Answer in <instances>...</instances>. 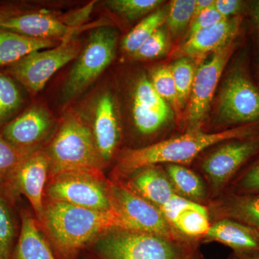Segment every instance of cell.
I'll list each match as a JSON object with an SVG mask.
<instances>
[{
	"label": "cell",
	"instance_id": "cell-3",
	"mask_svg": "<svg viewBox=\"0 0 259 259\" xmlns=\"http://www.w3.org/2000/svg\"><path fill=\"white\" fill-rule=\"evenodd\" d=\"M49 176L76 171L104 177L105 163L99 153L93 129L79 112L65 114L49 147Z\"/></svg>",
	"mask_w": 259,
	"mask_h": 259
},
{
	"label": "cell",
	"instance_id": "cell-17",
	"mask_svg": "<svg viewBox=\"0 0 259 259\" xmlns=\"http://www.w3.org/2000/svg\"><path fill=\"white\" fill-rule=\"evenodd\" d=\"M92 129L99 153L106 164L112 159L120 137L117 109L111 94L103 93L97 99Z\"/></svg>",
	"mask_w": 259,
	"mask_h": 259
},
{
	"label": "cell",
	"instance_id": "cell-29",
	"mask_svg": "<svg viewBox=\"0 0 259 259\" xmlns=\"http://www.w3.org/2000/svg\"><path fill=\"white\" fill-rule=\"evenodd\" d=\"M162 3L161 0H110L106 5L121 16L134 20L151 13Z\"/></svg>",
	"mask_w": 259,
	"mask_h": 259
},
{
	"label": "cell",
	"instance_id": "cell-18",
	"mask_svg": "<svg viewBox=\"0 0 259 259\" xmlns=\"http://www.w3.org/2000/svg\"><path fill=\"white\" fill-rule=\"evenodd\" d=\"M204 241L218 242L234 253L259 254V230L233 220L223 218L211 226Z\"/></svg>",
	"mask_w": 259,
	"mask_h": 259
},
{
	"label": "cell",
	"instance_id": "cell-22",
	"mask_svg": "<svg viewBox=\"0 0 259 259\" xmlns=\"http://www.w3.org/2000/svg\"><path fill=\"white\" fill-rule=\"evenodd\" d=\"M38 228L34 218L23 214L15 259H55Z\"/></svg>",
	"mask_w": 259,
	"mask_h": 259
},
{
	"label": "cell",
	"instance_id": "cell-6",
	"mask_svg": "<svg viewBox=\"0 0 259 259\" xmlns=\"http://www.w3.org/2000/svg\"><path fill=\"white\" fill-rule=\"evenodd\" d=\"M81 46L76 40H65L57 47L35 51L10 65L8 74L21 83L30 96L35 97L53 75L77 58Z\"/></svg>",
	"mask_w": 259,
	"mask_h": 259
},
{
	"label": "cell",
	"instance_id": "cell-19",
	"mask_svg": "<svg viewBox=\"0 0 259 259\" xmlns=\"http://www.w3.org/2000/svg\"><path fill=\"white\" fill-rule=\"evenodd\" d=\"M134 173L127 187L159 209L178 194L166 172L157 166L144 167Z\"/></svg>",
	"mask_w": 259,
	"mask_h": 259
},
{
	"label": "cell",
	"instance_id": "cell-43",
	"mask_svg": "<svg viewBox=\"0 0 259 259\" xmlns=\"http://www.w3.org/2000/svg\"><path fill=\"white\" fill-rule=\"evenodd\" d=\"M182 259H198V258H197L196 254H194L192 251H190V253H187V254Z\"/></svg>",
	"mask_w": 259,
	"mask_h": 259
},
{
	"label": "cell",
	"instance_id": "cell-27",
	"mask_svg": "<svg viewBox=\"0 0 259 259\" xmlns=\"http://www.w3.org/2000/svg\"><path fill=\"white\" fill-rule=\"evenodd\" d=\"M176 85L180 107L185 106L190 100L196 69L190 58L182 57L170 66Z\"/></svg>",
	"mask_w": 259,
	"mask_h": 259
},
{
	"label": "cell",
	"instance_id": "cell-30",
	"mask_svg": "<svg viewBox=\"0 0 259 259\" xmlns=\"http://www.w3.org/2000/svg\"><path fill=\"white\" fill-rule=\"evenodd\" d=\"M150 81L162 99L176 107H180L176 85L170 66H159L153 69Z\"/></svg>",
	"mask_w": 259,
	"mask_h": 259
},
{
	"label": "cell",
	"instance_id": "cell-24",
	"mask_svg": "<svg viewBox=\"0 0 259 259\" xmlns=\"http://www.w3.org/2000/svg\"><path fill=\"white\" fill-rule=\"evenodd\" d=\"M166 10L153 12L133 28L122 42V49L132 55L166 22Z\"/></svg>",
	"mask_w": 259,
	"mask_h": 259
},
{
	"label": "cell",
	"instance_id": "cell-11",
	"mask_svg": "<svg viewBox=\"0 0 259 259\" xmlns=\"http://www.w3.org/2000/svg\"><path fill=\"white\" fill-rule=\"evenodd\" d=\"M259 151V136L232 140L209 155L202 163L211 189L218 192Z\"/></svg>",
	"mask_w": 259,
	"mask_h": 259
},
{
	"label": "cell",
	"instance_id": "cell-36",
	"mask_svg": "<svg viewBox=\"0 0 259 259\" xmlns=\"http://www.w3.org/2000/svg\"><path fill=\"white\" fill-rule=\"evenodd\" d=\"M224 20L226 19L223 18L222 15L218 13L214 5L192 19L190 23L189 36L199 30L209 28L216 24L221 23Z\"/></svg>",
	"mask_w": 259,
	"mask_h": 259
},
{
	"label": "cell",
	"instance_id": "cell-23",
	"mask_svg": "<svg viewBox=\"0 0 259 259\" xmlns=\"http://www.w3.org/2000/svg\"><path fill=\"white\" fill-rule=\"evenodd\" d=\"M166 174L177 193L195 202L205 197V188L201 179L187 167L167 164Z\"/></svg>",
	"mask_w": 259,
	"mask_h": 259
},
{
	"label": "cell",
	"instance_id": "cell-38",
	"mask_svg": "<svg viewBox=\"0 0 259 259\" xmlns=\"http://www.w3.org/2000/svg\"><path fill=\"white\" fill-rule=\"evenodd\" d=\"M242 6L243 2L238 0H217L214 3L216 10L225 19L231 18L230 17L238 14Z\"/></svg>",
	"mask_w": 259,
	"mask_h": 259
},
{
	"label": "cell",
	"instance_id": "cell-21",
	"mask_svg": "<svg viewBox=\"0 0 259 259\" xmlns=\"http://www.w3.org/2000/svg\"><path fill=\"white\" fill-rule=\"evenodd\" d=\"M221 219L233 220L259 230V194H233L213 206Z\"/></svg>",
	"mask_w": 259,
	"mask_h": 259
},
{
	"label": "cell",
	"instance_id": "cell-7",
	"mask_svg": "<svg viewBox=\"0 0 259 259\" xmlns=\"http://www.w3.org/2000/svg\"><path fill=\"white\" fill-rule=\"evenodd\" d=\"M47 193L49 199L77 207L100 211L112 209L104 177L90 174L69 171L51 176Z\"/></svg>",
	"mask_w": 259,
	"mask_h": 259
},
{
	"label": "cell",
	"instance_id": "cell-35",
	"mask_svg": "<svg viewBox=\"0 0 259 259\" xmlns=\"http://www.w3.org/2000/svg\"><path fill=\"white\" fill-rule=\"evenodd\" d=\"M238 194H259V160L236 182Z\"/></svg>",
	"mask_w": 259,
	"mask_h": 259
},
{
	"label": "cell",
	"instance_id": "cell-28",
	"mask_svg": "<svg viewBox=\"0 0 259 259\" xmlns=\"http://www.w3.org/2000/svg\"><path fill=\"white\" fill-rule=\"evenodd\" d=\"M196 0H174L167 12L166 22L170 31L177 35L190 25L193 18Z\"/></svg>",
	"mask_w": 259,
	"mask_h": 259
},
{
	"label": "cell",
	"instance_id": "cell-8",
	"mask_svg": "<svg viewBox=\"0 0 259 259\" xmlns=\"http://www.w3.org/2000/svg\"><path fill=\"white\" fill-rule=\"evenodd\" d=\"M107 190L112 209L125 218L135 231L177 241L173 227L156 206L122 184L107 183Z\"/></svg>",
	"mask_w": 259,
	"mask_h": 259
},
{
	"label": "cell",
	"instance_id": "cell-5",
	"mask_svg": "<svg viewBox=\"0 0 259 259\" xmlns=\"http://www.w3.org/2000/svg\"><path fill=\"white\" fill-rule=\"evenodd\" d=\"M117 32L109 26L95 28L79 54L64 86L66 100L83 93L111 64L115 58Z\"/></svg>",
	"mask_w": 259,
	"mask_h": 259
},
{
	"label": "cell",
	"instance_id": "cell-40",
	"mask_svg": "<svg viewBox=\"0 0 259 259\" xmlns=\"http://www.w3.org/2000/svg\"><path fill=\"white\" fill-rule=\"evenodd\" d=\"M18 12L15 9L8 8H0V23L3 20H6L7 18H10V17L18 14Z\"/></svg>",
	"mask_w": 259,
	"mask_h": 259
},
{
	"label": "cell",
	"instance_id": "cell-42",
	"mask_svg": "<svg viewBox=\"0 0 259 259\" xmlns=\"http://www.w3.org/2000/svg\"><path fill=\"white\" fill-rule=\"evenodd\" d=\"M252 15L259 30V1L255 2L252 8Z\"/></svg>",
	"mask_w": 259,
	"mask_h": 259
},
{
	"label": "cell",
	"instance_id": "cell-26",
	"mask_svg": "<svg viewBox=\"0 0 259 259\" xmlns=\"http://www.w3.org/2000/svg\"><path fill=\"white\" fill-rule=\"evenodd\" d=\"M23 103L21 92L9 75L0 74V125L10 121Z\"/></svg>",
	"mask_w": 259,
	"mask_h": 259
},
{
	"label": "cell",
	"instance_id": "cell-16",
	"mask_svg": "<svg viewBox=\"0 0 259 259\" xmlns=\"http://www.w3.org/2000/svg\"><path fill=\"white\" fill-rule=\"evenodd\" d=\"M241 22V17L235 16L196 32L178 49L177 56L196 59L214 54L233 42Z\"/></svg>",
	"mask_w": 259,
	"mask_h": 259
},
{
	"label": "cell",
	"instance_id": "cell-12",
	"mask_svg": "<svg viewBox=\"0 0 259 259\" xmlns=\"http://www.w3.org/2000/svg\"><path fill=\"white\" fill-rule=\"evenodd\" d=\"M54 126V118L46 107L32 105L10 120L1 131L3 137L20 152L29 155L39 149Z\"/></svg>",
	"mask_w": 259,
	"mask_h": 259
},
{
	"label": "cell",
	"instance_id": "cell-10",
	"mask_svg": "<svg viewBox=\"0 0 259 259\" xmlns=\"http://www.w3.org/2000/svg\"><path fill=\"white\" fill-rule=\"evenodd\" d=\"M233 44L230 42L216 51L208 61L201 64L196 71L187 117L192 130L197 129L208 111L223 70L234 49Z\"/></svg>",
	"mask_w": 259,
	"mask_h": 259
},
{
	"label": "cell",
	"instance_id": "cell-31",
	"mask_svg": "<svg viewBox=\"0 0 259 259\" xmlns=\"http://www.w3.org/2000/svg\"><path fill=\"white\" fill-rule=\"evenodd\" d=\"M15 226L9 207L0 195V259H10Z\"/></svg>",
	"mask_w": 259,
	"mask_h": 259
},
{
	"label": "cell",
	"instance_id": "cell-9",
	"mask_svg": "<svg viewBox=\"0 0 259 259\" xmlns=\"http://www.w3.org/2000/svg\"><path fill=\"white\" fill-rule=\"evenodd\" d=\"M218 112L223 125L259 124V92L241 70L235 69L227 77Z\"/></svg>",
	"mask_w": 259,
	"mask_h": 259
},
{
	"label": "cell",
	"instance_id": "cell-39",
	"mask_svg": "<svg viewBox=\"0 0 259 259\" xmlns=\"http://www.w3.org/2000/svg\"><path fill=\"white\" fill-rule=\"evenodd\" d=\"M214 0H196L193 18L214 5ZM192 18V19H193Z\"/></svg>",
	"mask_w": 259,
	"mask_h": 259
},
{
	"label": "cell",
	"instance_id": "cell-32",
	"mask_svg": "<svg viewBox=\"0 0 259 259\" xmlns=\"http://www.w3.org/2000/svg\"><path fill=\"white\" fill-rule=\"evenodd\" d=\"M168 47V38L166 32L160 28L132 56L134 59L139 60L155 59L163 55Z\"/></svg>",
	"mask_w": 259,
	"mask_h": 259
},
{
	"label": "cell",
	"instance_id": "cell-34",
	"mask_svg": "<svg viewBox=\"0 0 259 259\" xmlns=\"http://www.w3.org/2000/svg\"><path fill=\"white\" fill-rule=\"evenodd\" d=\"M196 203L197 202L191 201L177 194L171 197L166 204L160 207V209L166 221L173 227L174 223H175L181 212L190 208Z\"/></svg>",
	"mask_w": 259,
	"mask_h": 259
},
{
	"label": "cell",
	"instance_id": "cell-13",
	"mask_svg": "<svg viewBox=\"0 0 259 259\" xmlns=\"http://www.w3.org/2000/svg\"><path fill=\"white\" fill-rule=\"evenodd\" d=\"M49 173L50 161L47 150L39 148L24 158L8 177L15 190L28 199L37 221L44 212V189Z\"/></svg>",
	"mask_w": 259,
	"mask_h": 259
},
{
	"label": "cell",
	"instance_id": "cell-4",
	"mask_svg": "<svg viewBox=\"0 0 259 259\" xmlns=\"http://www.w3.org/2000/svg\"><path fill=\"white\" fill-rule=\"evenodd\" d=\"M97 249L105 259H182L192 251L163 237L121 229L102 235Z\"/></svg>",
	"mask_w": 259,
	"mask_h": 259
},
{
	"label": "cell",
	"instance_id": "cell-1",
	"mask_svg": "<svg viewBox=\"0 0 259 259\" xmlns=\"http://www.w3.org/2000/svg\"><path fill=\"white\" fill-rule=\"evenodd\" d=\"M56 249L69 257L97 236L112 230L134 228L111 209L100 211L48 199L38 221Z\"/></svg>",
	"mask_w": 259,
	"mask_h": 259
},
{
	"label": "cell",
	"instance_id": "cell-14",
	"mask_svg": "<svg viewBox=\"0 0 259 259\" xmlns=\"http://www.w3.org/2000/svg\"><path fill=\"white\" fill-rule=\"evenodd\" d=\"M133 117L135 125L143 135L154 134L173 117L171 109L146 76L139 80L135 88Z\"/></svg>",
	"mask_w": 259,
	"mask_h": 259
},
{
	"label": "cell",
	"instance_id": "cell-41",
	"mask_svg": "<svg viewBox=\"0 0 259 259\" xmlns=\"http://www.w3.org/2000/svg\"><path fill=\"white\" fill-rule=\"evenodd\" d=\"M228 259H259V254H247L233 252Z\"/></svg>",
	"mask_w": 259,
	"mask_h": 259
},
{
	"label": "cell",
	"instance_id": "cell-15",
	"mask_svg": "<svg viewBox=\"0 0 259 259\" xmlns=\"http://www.w3.org/2000/svg\"><path fill=\"white\" fill-rule=\"evenodd\" d=\"M0 29L22 35L49 40H71L78 29L70 28L63 21L47 13H18L0 23Z\"/></svg>",
	"mask_w": 259,
	"mask_h": 259
},
{
	"label": "cell",
	"instance_id": "cell-25",
	"mask_svg": "<svg viewBox=\"0 0 259 259\" xmlns=\"http://www.w3.org/2000/svg\"><path fill=\"white\" fill-rule=\"evenodd\" d=\"M210 227L208 209L199 203L181 212L173 225L174 228L190 238H204Z\"/></svg>",
	"mask_w": 259,
	"mask_h": 259
},
{
	"label": "cell",
	"instance_id": "cell-37",
	"mask_svg": "<svg viewBox=\"0 0 259 259\" xmlns=\"http://www.w3.org/2000/svg\"><path fill=\"white\" fill-rule=\"evenodd\" d=\"M93 3H90L87 6L80 8L79 10H75L69 14L64 15L62 17L63 21L66 25L70 28L78 29L83 24L88 21L90 18V14L93 12L94 4Z\"/></svg>",
	"mask_w": 259,
	"mask_h": 259
},
{
	"label": "cell",
	"instance_id": "cell-33",
	"mask_svg": "<svg viewBox=\"0 0 259 259\" xmlns=\"http://www.w3.org/2000/svg\"><path fill=\"white\" fill-rule=\"evenodd\" d=\"M27 156L6 141L0 131V180L9 177Z\"/></svg>",
	"mask_w": 259,
	"mask_h": 259
},
{
	"label": "cell",
	"instance_id": "cell-20",
	"mask_svg": "<svg viewBox=\"0 0 259 259\" xmlns=\"http://www.w3.org/2000/svg\"><path fill=\"white\" fill-rule=\"evenodd\" d=\"M61 42L27 36L0 29V66L15 64L32 53L52 49Z\"/></svg>",
	"mask_w": 259,
	"mask_h": 259
},
{
	"label": "cell",
	"instance_id": "cell-2",
	"mask_svg": "<svg viewBox=\"0 0 259 259\" xmlns=\"http://www.w3.org/2000/svg\"><path fill=\"white\" fill-rule=\"evenodd\" d=\"M258 134V124L239 126L212 134L192 130L182 136L146 147L126 150L119 158L117 172L120 175H129L158 163L188 164L209 146L223 141L253 137Z\"/></svg>",
	"mask_w": 259,
	"mask_h": 259
}]
</instances>
